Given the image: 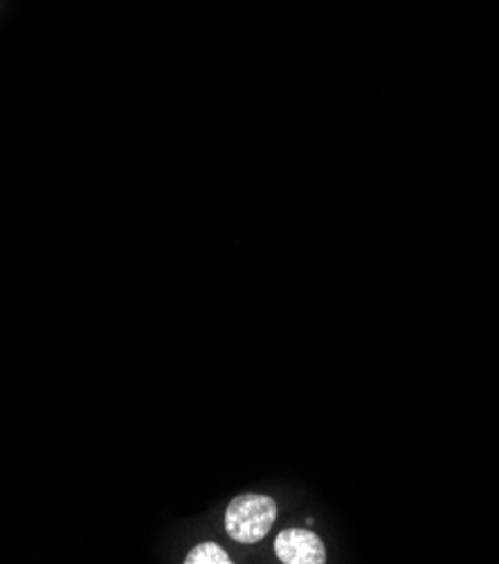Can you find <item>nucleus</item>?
<instances>
[{"mask_svg":"<svg viewBox=\"0 0 499 564\" xmlns=\"http://www.w3.org/2000/svg\"><path fill=\"white\" fill-rule=\"evenodd\" d=\"M276 520V503L268 495L246 492L226 509V533L239 544H259Z\"/></svg>","mask_w":499,"mask_h":564,"instance_id":"obj_1","label":"nucleus"},{"mask_svg":"<svg viewBox=\"0 0 499 564\" xmlns=\"http://www.w3.org/2000/svg\"><path fill=\"white\" fill-rule=\"evenodd\" d=\"M274 555L284 564H324L326 546L311 529H284L274 540Z\"/></svg>","mask_w":499,"mask_h":564,"instance_id":"obj_2","label":"nucleus"},{"mask_svg":"<svg viewBox=\"0 0 499 564\" xmlns=\"http://www.w3.org/2000/svg\"><path fill=\"white\" fill-rule=\"evenodd\" d=\"M185 564H232L230 553L216 544V542H200L198 546H194L187 557L183 560Z\"/></svg>","mask_w":499,"mask_h":564,"instance_id":"obj_3","label":"nucleus"}]
</instances>
